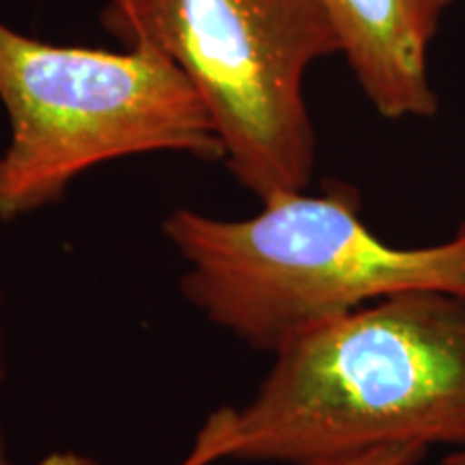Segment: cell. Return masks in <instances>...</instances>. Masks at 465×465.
<instances>
[{
    "mask_svg": "<svg viewBox=\"0 0 465 465\" xmlns=\"http://www.w3.org/2000/svg\"><path fill=\"white\" fill-rule=\"evenodd\" d=\"M410 441L465 446V295L403 291L298 336L250 403L207 418L182 465H322Z\"/></svg>",
    "mask_w": 465,
    "mask_h": 465,
    "instance_id": "obj_1",
    "label": "cell"
},
{
    "mask_svg": "<svg viewBox=\"0 0 465 465\" xmlns=\"http://www.w3.org/2000/svg\"><path fill=\"white\" fill-rule=\"evenodd\" d=\"M104 26L149 44L182 69L242 188L261 203L304 190L315 132L304 75L341 52L317 0H108Z\"/></svg>",
    "mask_w": 465,
    "mask_h": 465,
    "instance_id": "obj_4",
    "label": "cell"
},
{
    "mask_svg": "<svg viewBox=\"0 0 465 465\" xmlns=\"http://www.w3.org/2000/svg\"><path fill=\"white\" fill-rule=\"evenodd\" d=\"M429 446L424 444H383L375 449L353 452L322 465H420L427 457Z\"/></svg>",
    "mask_w": 465,
    "mask_h": 465,
    "instance_id": "obj_6",
    "label": "cell"
},
{
    "mask_svg": "<svg viewBox=\"0 0 465 465\" xmlns=\"http://www.w3.org/2000/svg\"><path fill=\"white\" fill-rule=\"evenodd\" d=\"M188 270L182 293L218 328L257 351L360 306L411 289L465 295V223L450 242L397 248L360 218V192H287L257 216L220 220L182 207L162 224Z\"/></svg>",
    "mask_w": 465,
    "mask_h": 465,
    "instance_id": "obj_2",
    "label": "cell"
},
{
    "mask_svg": "<svg viewBox=\"0 0 465 465\" xmlns=\"http://www.w3.org/2000/svg\"><path fill=\"white\" fill-rule=\"evenodd\" d=\"M0 220L52 205L89 168L177 151L224 160L205 104L171 58L149 44L127 52L52 45L0 22Z\"/></svg>",
    "mask_w": 465,
    "mask_h": 465,
    "instance_id": "obj_3",
    "label": "cell"
},
{
    "mask_svg": "<svg viewBox=\"0 0 465 465\" xmlns=\"http://www.w3.org/2000/svg\"><path fill=\"white\" fill-rule=\"evenodd\" d=\"M440 465H465V446L449 452V455L441 459Z\"/></svg>",
    "mask_w": 465,
    "mask_h": 465,
    "instance_id": "obj_9",
    "label": "cell"
},
{
    "mask_svg": "<svg viewBox=\"0 0 465 465\" xmlns=\"http://www.w3.org/2000/svg\"><path fill=\"white\" fill-rule=\"evenodd\" d=\"M360 89L386 119L438 110L429 45L452 0H317Z\"/></svg>",
    "mask_w": 465,
    "mask_h": 465,
    "instance_id": "obj_5",
    "label": "cell"
},
{
    "mask_svg": "<svg viewBox=\"0 0 465 465\" xmlns=\"http://www.w3.org/2000/svg\"><path fill=\"white\" fill-rule=\"evenodd\" d=\"M5 377H7V364H5V330H3V293H0V397H3ZM0 465H14L9 457L7 440H5L3 422H0Z\"/></svg>",
    "mask_w": 465,
    "mask_h": 465,
    "instance_id": "obj_7",
    "label": "cell"
},
{
    "mask_svg": "<svg viewBox=\"0 0 465 465\" xmlns=\"http://www.w3.org/2000/svg\"><path fill=\"white\" fill-rule=\"evenodd\" d=\"M37 465H102L89 455H80L74 450H56L45 455Z\"/></svg>",
    "mask_w": 465,
    "mask_h": 465,
    "instance_id": "obj_8",
    "label": "cell"
}]
</instances>
